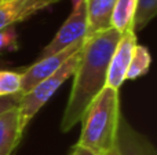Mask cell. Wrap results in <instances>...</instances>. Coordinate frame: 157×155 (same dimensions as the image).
<instances>
[{
    "mask_svg": "<svg viewBox=\"0 0 157 155\" xmlns=\"http://www.w3.org/2000/svg\"><path fill=\"white\" fill-rule=\"evenodd\" d=\"M136 33L132 29L121 33L120 40L113 51L108 66V77H106V87L119 91L120 87L127 80L128 66L131 62L134 48L136 45Z\"/></svg>",
    "mask_w": 157,
    "mask_h": 155,
    "instance_id": "cell-6",
    "label": "cell"
},
{
    "mask_svg": "<svg viewBox=\"0 0 157 155\" xmlns=\"http://www.w3.org/2000/svg\"><path fill=\"white\" fill-rule=\"evenodd\" d=\"M114 3L116 0H86L87 36L110 29Z\"/></svg>",
    "mask_w": 157,
    "mask_h": 155,
    "instance_id": "cell-10",
    "label": "cell"
},
{
    "mask_svg": "<svg viewBox=\"0 0 157 155\" xmlns=\"http://www.w3.org/2000/svg\"><path fill=\"white\" fill-rule=\"evenodd\" d=\"M71 155H97V154L91 153V151L87 150V148L80 147V146H77V144H76V146L73 147V150H72Z\"/></svg>",
    "mask_w": 157,
    "mask_h": 155,
    "instance_id": "cell-17",
    "label": "cell"
},
{
    "mask_svg": "<svg viewBox=\"0 0 157 155\" xmlns=\"http://www.w3.org/2000/svg\"><path fill=\"white\" fill-rule=\"evenodd\" d=\"M120 118L119 91L105 87L84 113L77 146L97 155H106L117 143Z\"/></svg>",
    "mask_w": 157,
    "mask_h": 155,
    "instance_id": "cell-2",
    "label": "cell"
},
{
    "mask_svg": "<svg viewBox=\"0 0 157 155\" xmlns=\"http://www.w3.org/2000/svg\"><path fill=\"white\" fill-rule=\"evenodd\" d=\"M81 51V49H80ZM80 51H77L75 55H72L52 76L48 78L39 82L32 91L22 95L21 103L18 106L19 111V122L21 128L25 131L28 124L32 121V118L40 111V109L51 99V96L59 89V87L69 78L73 77L75 70L77 67L78 58H80Z\"/></svg>",
    "mask_w": 157,
    "mask_h": 155,
    "instance_id": "cell-3",
    "label": "cell"
},
{
    "mask_svg": "<svg viewBox=\"0 0 157 155\" xmlns=\"http://www.w3.org/2000/svg\"><path fill=\"white\" fill-rule=\"evenodd\" d=\"M17 48H18V37L14 26L0 30V52L14 51Z\"/></svg>",
    "mask_w": 157,
    "mask_h": 155,
    "instance_id": "cell-15",
    "label": "cell"
},
{
    "mask_svg": "<svg viewBox=\"0 0 157 155\" xmlns=\"http://www.w3.org/2000/svg\"><path fill=\"white\" fill-rule=\"evenodd\" d=\"M121 33L108 30L86 36L80 51L73 85L61 121V131L69 132L81 122L84 113L99 92L106 87L108 66Z\"/></svg>",
    "mask_w": 157,
    "mask_h": 155,
    "instance_id": "cell-1",
    "label": "cell"
},
{
    "mask_svg": "<svg viewBox=\"0 0 157 155\" xmlns=\"http://www.w3.org/2000/svg\"><path fill=\"white\" fill-rule=\"evenodd\" d=\"M81 2H84V0H72V5H73V7H76V5L80 4Z\"/></svg>",
    "mask_w": 157,
    "mask_h": 155,
    "instance_id": "cell-19",
    "label": "cell"
},
{
    "mask_svg": "<svg viewBox=\"0 0 157 155\" xmlns=\"http://www.w3.org/2000/svg\"><path fill=\"white\" fill-rule=\"evenodd\" d=\"M150 65H152V55H150L149 49L141 44H136L132 56H131L130 66H128L127 80H136L145 76L149 71Z\"/></svg>",
    "mask_w": 157,
    "mask_h": 155,
    "instance_id": "cell-12",
    "label": "cell"
},
{
    "mask_svg": "<svg viewBox=\"0 0 157 155\" xmlns=\"http://www.w3.org/2000/svg\"><path fill=\"white\" fill-rule=\"evenodd\" d=\"M24 135L19 122L18 107L0 115V155H11Z\"/></svg>",
    "mask_w": 157,
    "mask_h": 155,
    "instance_id": "cell-9",
    "label": "cell"
},
{
    "mask_svg": "<svg viewBox=\"0 0 157 155\" xmlns=\"http://www.w3.org/2000/svg\"><path fill=\"white\" fill-rule=\"evenodd\" d=\"M87 36V11H86V0L73 7L71 15L66 18L62 26L55 33L54 38L44 47L40 58L57 54L63 49L72 47L73 44L80 43Z\"/></svg>",
    "mask_w": 157,
    "mask_h": 155,
    "instance_id": "cell-4",
    "label": "cell"
},
{
    "mask_svg": "<svg viewBox=\"0 0 157 155\" xmlns=\"http://www.w3.org/2000/svg\"><path fill=\"white\" fill-rule=\"evenodd\" d=\"M83 41L73 44L72 47H69V48L63 49L61 52L40 58L36 63L29 66L24 73H21V91H19V93L25 95L29 91H32L39 82H41L43 80L52 76L72 55H75L77 51H80L81 47H83Z\"/></svg>",
    "mask_w": 157,
    "mask_h": 155,
    "instance_id": "cell-5",
    "label": "cell"
},
{
    "mask_svg": "<svg viewBox=\"0 0 157 155\" xmlns=\"http://www.w3.org/2000/svg\"><path fill=\"white\" fill-rule=\"evenodd\" d=\"M21 99H22L21 93L11 96H0V115L3 113L8 111V110L14 109V107H18L19 103H21Z\"/></svg>",
    "mask_w": 157,
    "mask_h": 155,
    "instance_id": "cell-16",
    "label": "cell"
},
{
    "mask_svg": "<svg viewBox=\"0 0 157 155\" xmlns=\"http://www.w3.org/2000/svg\"><path fill=\"white\" fill-rule=\"evenodd\" d=\"M119 155H156V148L149 139L130 125L121 115L117 132Z\"/></svg>",
    "mask_w": 157,
    "mask_h": 155,
    "instance_id": "cell-8",
    "label": "cell"
},
{
    "mask_svg": "<svg viewBox=\"0 0 157 155\" xmlns=\"http://www.w3.org/2000/svg\"><path fill=\"white\" fill-rule=\"evenodd\" d=\"M157 14V0H136L135 15H134L132 29L135 33L141 32L149 25Z\"/></svg>",
    "mask_w": 157,
    "mask_h": 155,
    "instance_id": "cell-13",
    "label": "cell"
},
{
    "mask_svg": "<svg viewBox=\"0 0 157 155\" xmlns=\"http://www.w3.org/2000/svg\"><path fill=\"white\" fill-rule=\"evenodd\" d=\"M135 7L136 0H116L112 14V27L120 33L132 29Z\"/></svg>",
    "mask_w": 157,
    "mask_h": 155,
    "instance_id": "cell-11",
    "label": "cell"
},
{
    "mask_svg": "<svg viewBox=\"0 0 157 155\" xmlns=\"http://www.w3.org/2000/svg\"><path fill=\"white\" fill-rule=\"evenodd\" d=\"M59 0H2L0 2V30L50 8Z\"/></svg>",
    "mask_w": 157,
    "mask_h": 155,
    "instance_id": "cell-7",
    "label": "cell"
},
{
    "mask_svg": "<svg viewBox=\"0 0 157 155\" xmlns=\"http://www.w3.org/2000/svg\"><path fill=\"white\" fill-rule=\"evenodd\" d=\"M0 2H2V0H0Z\"/></svg>",
    "mask_w": 157,
    "mask_h": 155,
    "instance_id": "cell-20",
    "label": "cell"
},
{
    "mask_svg": "<svg viewBox=\"0 0 157 155\" xmlns=\"http://www.w3.org/2000/svg\"><path fill=\"white\" fill-rule=\"evenodd\" d=\"M21 91V73L0 70V96L17 95Z\"/></svg>",
    "mask_w": 157,
    "mask_h": 155,
    "instance_id": "cell-14",
    "label": "cell"
},
{
    "mask_svg": "<svg viewBox=\"0 0 157 155\" xmlns=\"http://www.w3.org/2000/svg\"><path fill=\"white\" fill-rule=\"evenodd\" d=\"M106 155H119V150H117V144L114 146V147L112 148V150L109 151V153L106 154Z\"/></svg>",
    "mask_w": 157,
    "mask_h": 155,
    "instance_id": "cell-18",
    "label": "cell"
}]
</instances>
